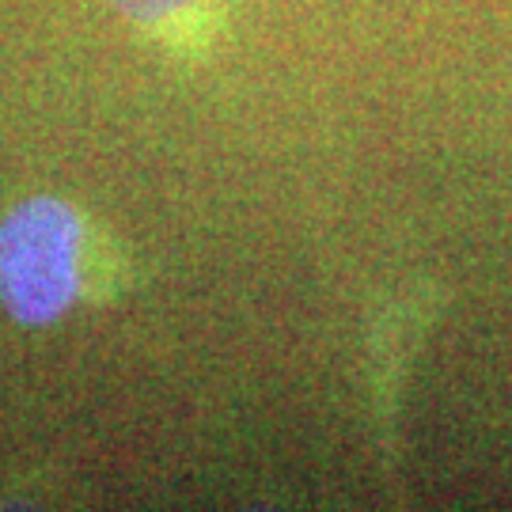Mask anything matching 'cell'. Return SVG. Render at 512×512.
Returning a JSON list of instances; mask_svg holds the SVG:
<instances>
[{
	"label": "cell",
	"mask_w": 512,
	"mask_h": 512,
	"mask_svg": "<svg viewBox=\"0 0 512 512\" xmlns=\"http://www.w3.org/2000/svg\"><path fill=\"white\" fill-rule=\"evenodd\" d=\"M80 217L57 198H31L0 220V304L16 323H54L80 289Z\"/></svg>",
	"instance_id": "1"
},
{
	"label": "cell",
	"mask_w": 512,
	"mask_h": 512,
	"mask_svg": "<svg viewBox=\"0 0 512 512\" xmlns=\"http://www.w3.org/2000/svg\"><path fill=\"white\" fill-rule=\"evenodd\" d=\"M122 16L137 19V23H160V19L175 16V12H183L190 4H198V0H110Z\"/></svg>",
	"instance_id": "2"
}]
</instances>
